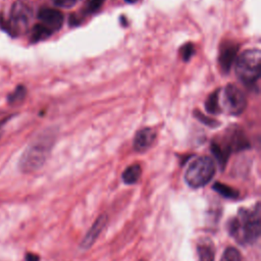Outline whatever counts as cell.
I'll return each mask as SVG.
<instances>
[{"label":"cell","instance_id":"obj_3","mask_svg":"<svg viewBox=\"0 0 261 261\" xmlns=\"http://www.w3.org/2000/svg\"><path fill=\"white\" fill-rule=\"evenodd\" d=\"M236 74L247 85H254L260 76L261 53L259 49H248L236 59Z\"/></svg>","mask_w":261,"mask_h":261},{"label":"cell","instance_id":"obj_19","mask_svg":"<svg viewBox=\"0 0 261 261\" xmlns=\"http://www.w3.org/2000/svg\"><path fill=\"white\" fill-rule=\"evenodd\" d=\"M105 0H88L85 7L86 13H93L100 9Z\"/></svg>","mask_w":261,"mask_h":261},{"label":"cell","instance_id":"obj_1","mask_svg":"<svg viewBox=\"0 0 261 261\" xmlns=\"http://www.w3.org/2000/svg\"><path fill=\"white\" fill-rule=\"evenodd\" d=\"M227 231L240 245H252L260 237V203L251 208H240L238 213L227 221Z\"/></svg>","mask_w":261,"mask_h":261},{"label":"cell","instance_id":"obj_13","mask_svg":"<svg viewBox=\"0 0 261 261\" xmlns=\"http://www.w3.org/2000/svg\"><path fill=\"white\" fill-rule=\"evenodd\" d=\"M218 93H219V90H216L213 93H211L205 102V108L209 113L217 114V113L221 112L220 106H219V94Z\"/></svg>","mask_w":261,"mask_h":261},{"label":"cell","instance_id":"obj_8","mask_svg":"<svg viewBox=\"0 0 261 261\" xmlns=\"http://www.w3.org/2000/svg\"><path fill=\"white\" fill-rule=\"evenodd\" d=\"M107 221H108V216L105 213L100 214L96 218V220L94 221L90 229L87 231L86 236L84 237V239L80 244V247L84 250L91 248L93 244L96 242V240L99 238L101 232L103 231L105 225L107 224Z\"/></svg>","mask_w":261,"mask_h":261},{"label":"cell","instance_id":"obj_23","mask_svg":"<svg viewBox=\"0 0 261 261\" xmlns=\"http://www.w3.org/2000/svg\"><path fill=\"white\" fill-rule=\"evenodd\" d=\"M126 2H129V3H134L136 0H125Z\"/></svg>","mask_w":261,"mask_h":261},{"label":"cell","instance_id":"obj_6","mask_svg":"<svg viewBox=\"0 0 261 261\" xmlns=\"http://www.w3.org/2000/svg\"><path fill=\"white\" fill-rule=\"evenodd\" d=\"M222 106L227 113L240 115L247 106V99L244 92L237 86L229 84L225 87L222 96Z\"/></svg>","mask_w":261,"mask_h":261},{"label":"cell","instance_id":"obj_9","mask_svg":"<svg viewBox=\"0 0 261 261\" xmlns=\"http://www.w3.org/2000/svg\"><path fill=\"white\" fill-rule=\"evenodd\" d=\"M239 50V45L227 41L226 43L221 44L218 56V62L222 71L227 72L229 71L233 61L237 59V53Z\"/></svg>","mask_w":261,"mask_h":261},{"label":"cell","instance_id":"obj_15","mask_svg":"<svg viewBox=\"0 0 261 261\" xmlns=\"http://www.w3.org/2000/svg\"><path fill=\"white\" fill-rule=\"evenodd\" d=\"M52 35V33L43 27L41 23H37L33 27L31 32V41L32 42H39L42 40H45L49 38Z\"/></svg>","mask_w":261,"mask_h":261},{"label":"cell","instance_id":"obj_18","mask_svg":"<svg viewBox=\"0 0 261 261\" xmlns=\"http://www.w3.org/2000/svg\"><path fill=\"white\" fill-rule=\"evenodd\" d=\"M179 53L184 61H189L195 53V47L192 43H187L179 49Z\"/></svg>","mask_w":261,"mask_h":261},{"label":"cell","instance_id":"obj_5","mask_svg":"<svg viewBox=\"0 0 261 261\" xmlns=\"http://www.w3.org/2000/svg\"><path fill=\"white\" fill-rule=\"evenodd\" d=\"M32 17V6L23 0H17L11 6L9 17L4 22V29L12 36L22 35L28 31Z\"/></svg>","mask_w":261,"mask_h":261},{"label":"cell","instance_id":"obj_22","mask_svg":"<svg viewBox=\"0 0 261 261\" xmlns=\"http://www.w3.org/2000/svg\"><path fill=\"white\" fill-rule=\"evenodd\" d=\"M39 256L33 253H28L25 256V261H39Z\"/></svg>","mask_w":261,"mask_h":261},{"label":"cell","instance_id":"obj_25","mask_svg":"<svg viewBox=\"0 0 261 261\" xmlns=\"http://www.w3.org/2000/svg\"><path fill=\"white\" fill-rule=\"evenodd\" d=\"M0 136H1V135H0Z\"/></svg>","mask_w":261,"mask_h":261},{"label":"cell","instance_id":"obj_14","mask_svg":"<svg viewBox=\"0 0 261 261\" xmlns=\"http://www.w3.org/2000/svg\"><path fill=\"white\" fill-rule=\"evenodd\" d=\"M212 189L217 192L219 195H221L224 198L227 199H237L239 197V192L237 190H234L233 188L226 186L222 182H215L212 186Z\"/></svg>","mask_w":261,"mask_h":261},{"label":"cell","instance_id":"obj_7","mask_svg":"<svg viewBox=\"0 0 261 261\" xmlns=\"http://www.w3.org/2000/svg\"><path fill=\"white\" fill-rule=\"evenodd\" d=\"M38 18L43 27L48 29L52 34L58 31L64 21L63 14L54 8L43 7L38 12Z\"/></svg>","mask_w":261,"mask_h":261},{"label":"cell","instance_id":"obj_24","mask_svg":"<svg viewBox=\"0 0 261 261\" xmlns=\"http://www.w3.org/2000/svg\"><path fill=\"white\" fill-rule=\"evenodd\" d=\"M140 261H143V260H140Z\"/></svg>","mask_w":261,"mask_h":261},{"label":"cell","instance_id":"obj_11","mask_svg":"<svg viewBox=\"0 0 261 261\" xmlns=\"http://www.w3.org/2000/svg\"><path fill=\"white\" fill-rule=\"evenodd\" d=\"M199 261H214V245L209 239H203L197 245Z\"/></svg>","mask_w":261,"mask_h":261},{"label":"cell","instance_id":"obj_12","mask_svg":"<svg viewBox=\"0 0 261 261\" xmlns=\"http://www.w3.org/2000/svg\"><path fill=\"white\" fill-rule=\"evenodd\" d=\"M142 174V168L139 164H133L127 166L121 174L122 181L125 185H134L136 184Z\"/></svg>","mask_w":261,"mask_h":261},{"label":"cell","instance_id":"obj_20","mask_svg":"<svg viewBox=\"0 0 261 261\" xmlns=\"http://www.w3.org/2000/svg\"><path fill=\"white\" fill-rule=\"evenodd\" d=\"M194 114H195L196 118H198L201 122L205 123L206 125H209V126H211V127H215L216 125L219 124L218 121H216V120H214V119H212V118H209V117L205 116V115H204L203 113H201L199 110H195V111H194Z\"/></svg>","mask_w":261,"mask_h":261},{"label":"cell","instance_id":"obj_10","mask_svg":"<svg viewBox=\"0 0 261 261\" xmlns=\"http://www.w3.org/2000/svg\"><path fill=\"white\" fill-rule=\"evenodd\" d=\"M156 139V132L152 127H144L137 132L134 138V149L137 152L147 151Z\"/></svg>","mask_w":261,"mask_h":261},{"label":"cell","instance_id":"obj_17","mask_svg":"<svg viewBox=\"0 0 261 261\" xmlns=\"http://www.w3.org/2000/svg\"><path fill=\"white\" fill-rule=\"evenodd\" d=\"M220 261H242V256L239 250L233 247H228L224 250Z\"/></svg>","mask_w":261,"mask_h":261},{"label":"cell","instance_id":"obj_4","mask_svg":"<svg viewBox=\"0 0 261 261\" xmlns=\"http://www.w3.org/2000/svg\"><path fill=\"white\" fill-rule=\"evenodd\" d=\"M215 174V163L211 157L201 156L196 158L187 168L186 182L194 189L206 186Z\"/></svg>","mask_w":261,"mask_h":261},{"label":"cell","instance_id":"obj_2","mask_svg":"<svg viewBox=\"0 0 261 261\" xmlns=\"http://www.w3.org/2000/svg\"><path fill=\"white\" fill-rule=\"evenodd\" d=\"M55 141V134L46 132L32 142L19 159V169L24 173L39 170L47 161Z\"/></svg>","mask_w":261,"mask_h":261},{"label":"cell","instance_id":"obj_21","mask_svg":"<svg viewBox=\"0 0 261 261\" xmlns=\"http://www.w3.org/2000/svg\"><path fill=\"white\" fill-rule=\"evenodd\" d=\"M54 5L62 8H70L72 7L79 0H52Z\"/></svg>","mask_w":261,"mask_h":261},{"label":"cell","instance_id":"obj_16","mask_svg":"<svg viewBox=\"0 0 261 261\" xmlns=\"http://www.w3.org/2000/svg\"><path fill=\"white\" fill-rule=\"evenodd\" d=\"M25 94H27L25 88L20 85L8 96V102L10 104H12V105L18 104V103H20L24 99Z\"/></svg>","mask_w":261,"mask_h":261}]
</instances>
